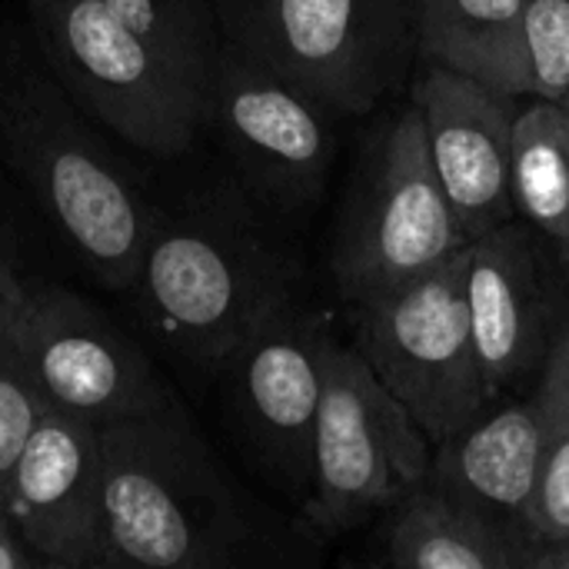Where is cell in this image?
<instances>
[{"instance_id": "obj_12", "label": "cell", "mask_w": 569, "mask_h": 569, "mask_svg": "<svg viewBox=\"0 0 569 569\" xmlns=\"http://www.w3.org/2000/svg\"><path fill=\"white\" fill-rule=\"evenodd\" d=\"M0 510L43 567L103 569V453L93 423L43 400Z\"/></svg>"}, {"instance_id": "obj_1", "label": "cell", "mask_w": 569, "mask_h": 569, "mask_svg": "<svg viewBox=\"0 0 569 569\" xmlns=\"http://www.w3.org/2000/svg\"><path fill=\"white\" fill-rule=\"evenodd\" d=\"M133 293L143 323L177 363L220 377L267 320L300 300V263L247 207H157Z\"/></svg>"}, {"instance_id": "obj_3", "label": "cell", "mask_w": 569, "mask_h": 569, "mask_svg": "<svg viewBox=\"0 0 569 569\" xmlns=\"http://www.w3.org/2000/svg\"><path fill=\"white\" fill-rule=\"evenodd\" d=\"M0 147L73 253L110 290H133L157 207L90 133L73 100L23 80L0 100Z\"/></svg>"}, {"instance_id": "obj_19", "label": "cell", "mask_w": 569, "mask_h": 569, "mask_svg": "<svg viewBox=\"0 0 569 569\" xmlns=\"http://www.w3.org/2000/svg\"><path fill=\"white\" fill-rule=\"evenodd\" d=\"M23 300L27 283L0 260V497L43 407L27 350Z\"/></svg>"}, {"instance_id": "obj_16", "label": "cell", "mask_w": 569, "mask_h": 569, "mask_svg": "<svg viewBox=\"0 0 569 569\" xmlns=\"http://www.w3.org/2000/svg\"><path fill=\"white\" fill-rule=\"evenodd\" d=\"M383 543V563L400 569H523L533 547L430 477L390 510Z\"/></svg>"}, {"instance_id": "obj_20", "label": "cell", "mask_w": 569, "mask_h": 569, "mask_svg": "<svg viewBox=\"0 0 569 569\" xmlns=\"http://www.w3.org/2000/svg\"><path fill=\"white\" fill-rule=\"evenodd\" d=\"M127 20L190 87L207 97L220 50V27L203 0H103Z\"/></svg>"}, {"instance_id": "obj_13", "label": "cell", "mask_w": 569, "mask_h": 569, "mask_svg": "<svg viewBox=\"0 0 569 569\" xmlns=\"http://www.w3.org/2000/svg\"><path fill=\"white\" fill-rule=\"evenodd\" d=\"M413 107L423 117L427 150L443 193L473 240L510 223L517 97L443 63H427L413 80Z\"/></svg>"}, {"instance_id": "obj_10", "label": "cell", "mask_w": 569, "mask_h": 569, "mask_svg": "<svg viewBox=\"0 0 569 569\" xmlns=\"http://www.w3.org/2000/svg\"><path fill=\"white\" fill-rule=\"evenodd\" d=\"M333 117L310 93L220 37L207 87V127L243 177L280 207L313 203L337 157Z\"/></svg>"}, {"instance_id": "obj_4", "label": "cell", "mask_w": 569, "mask_h": 569, "mask_svg": "<svg viewBox=\"0 0 569 569\" xmlns=\"http://www.w3.org/2000/svg\"><path fill=\"white\" fill-rule=\"evenodd\" d=\"M220 37L333 117H363L420 53L417 0H220Z\"/></svg>"}, {"instance_id": "obj_18", "label": "cell", "mask_w": 569, "mask_h": 569, "mask_svg": "<svg viewBox=\"0 0 569 569\" xmlns=\"http://www.w3.org/2000/svg\"><path fill=\"white\" fill-rule=\"evenodd\" d=\"M510 193L513 207L569 253V133L563 103L537 97L517 113Z\"/></svg>"}, {"instance_id": "obj_2", "label": "cell", "mask_w": 569, "mask_h": 569, "mask_svg": "<svg viewBox=\"0 0 569 569\" xmlns=\"http://www.w3.org/2000/svg\"><path fill=\"white\" fill-rule=\"evenodd\" d=\"M103 569H233L257 527L183 407L100 427Z\"/></svg>"}, {"instance_id": "obj_17", "label": "cell", "mask_w": 569, "mask_h": 569, "mask_svg": "<svg viewBox=\"0 0 569 569\" xmlns=\"http://www.w3.org/2000/svg\"><path fill=\"white\" fill-rule=\"evenodd\" d=\"M420 57L527 97L523 0H417Z\"/></svg>"}, {"instance_id": "obj_15", "label": "cell", "mask_w": 569, "mask_h": 569, "mask_svg": "<svg viewBox=\"0 0 569 569\" xmlns=\"http://www.w3.org/2000/svg\"><path fill=\"white\" fill-rule=\"evenodd\" d=\"M463 287L477 357L497 397L523 380L543 353L540 273L513 220L470 240Z\"/></svg>"}, {"instance_id": "obj_21", "label": "cell", "mask_w": 569, "mask_h": 569, "mask_svg": "<svg viewBox=\"0 0 569 569\" xmlns=\"http://www.w3.org/2000/svg\"><path fill=\"white\" fill-rule=\"evenodd\" d=\"M537 410L543 427V473L537 493V540L569 537V317L547 350Z\"/></svg>"}, {"instance_id": "obj_5", "label": "cell", "mask_w": 569, "mask_h": 569, "mask_svg": "<svg viewBox=\"0 0 569 569\" xmlns=\"http://www.w3.org/2000/svg\"><path fill=\"white\" fill-rule=\"evenodd\" d=\"M57 87L150 157H183L207 130V97L190 87L103 0H23Z\"/></svg>"}, {"instance_id": "obj_11", "label": "cell", "mask_w": 569, "mask_h": 569, "mask_svg": "<svg viewBox=\"0 0 569 569\" xmlns=\"http://www.w3.org/2000/svg\"><path fill=\"white\" fill-rule=\"evenodd\" d=\"M23 330L40 397L97 430L180 407L153 360L73 290L27 287Z\"/></svg>"}, {"instance_id": "obj_9", "label": "cell", "mask_w": 569, "mask_h": 569, "mask_svg": "<svg viewBox=\"0 0 569 569\" xmlns=\"http://www.w3.org/2000/svg\"><path fill=\"white\" fill-rule=\"evenodd\" d=\"M333 343L327 317L293 300L220 370L250 457L300 507L310 497L313 433Z\"/></svg>"}, {"instance_id": "obj_8", "label": "cell", "mask_w": 569, "mask_h": 569, "mask_svg": "<svg viewBox=\"0 0 569 569\" xmlns=\"http://www.w3.org/2000/svg\"><path fill=\"white\" fill-rule=\"evenodd\" d=\"M467 247L437 270L353 307L357 350L433 447L493 400L470 330Z\"/></svg>"}, {"instance_id": "obj_22", "label": "cell", "mask_w": 569, "mask_h": 569, "mask_svg": "<svg viewBox=\"0 0 569 569\" xmlns=\"http://www.w3.org/2000/svg\"><path fill=\"white\" fill-rule=\"evenodd\" d=\"M527 93L563 103L569 97V0H523Z\"/></svg>"}, {"instance_id": "obj_25", "label": "cell", "mask_w": 569, "mask_h": 569, "mask_svg": "<svg viewBox=\"0 0 569 569\" xmlns=\"http://www.w3.org/2000/svg\"><path fill=\"white\" fill-rule=\"evenodd\" d=\"M563 120H567V133H569V97L563 100Z\"/></svg>"}, {"instance_id": "obj_23", "label": "cell", "mask_w": 569, "mask_h": 569, "mask_svg": "<svg viewBox=\"0 0 569 569\" xmlns=\"http://www.w3.org/2000/svg\"><path fill=\"white\" fill-rule=\"evenodd\" d=\"M30 567H43L30 547L20 540V533L13 530V523L7 520V513L0 510V569H30Z\"/></svg>"}, {"instance_id": "obj_14", "label": "cell", "mask_w": 569, "mask_h": 569, "mask_svg": "<svg viewBox=\"0 0 569 569\" xmlns=\"http://www.w3.org/2000/svg\"><path fill=\"white\" fill-rule=\"evenodd\" d=\"M543 473V427L537 400L483 410L437 443L430 480L457 500L537 543V493Z\"/></svg>"}, {"instance_id": "obj_7", "label": "cell", "mask_w": 569, "mask_h": 569, "mask_svg": "<svg viewBox=\"0 0 569 569\" xmlns=\"http://www.w3.org/2000/svg\"><path fill=\"white\" fill-rule=\"evenodd\" d=\"M463 233L427 150L420 110L410 103L377 133L333 243V277L350 307L403 287L450 257Z\"/></svg>"}, {"instance_id": "obj_24", "label": "cell", "mask_w": 569, "mask_h": 569, "mask_svg": "<svg viewBox=\"0 0 569 569\" xmlns=\"http://www.w3.org/2000/svg\"><path fill=\"white\" fill-rule=\"evenodd\" d=\"M523 569H569V537L537 540L527 553Z\"/></svg>"}, {"instance_id": "obj_6", "label": "cell", "mask_w": 569, "mask_h": 569, "mask_svg": "<svg viewBox=\"0 0 569 569\" xmlns=\"http://www.w3.org/2000/svg\"><path fill=\"white\" fill-rule=\"evenodd\" d=\"M433 440L357 347L333 343L313 433L307 523L333 540L390 513L430 477Z\"/></svg>"}]
</instances>
